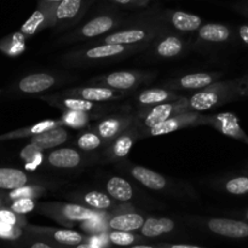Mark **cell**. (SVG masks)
Masks as SVG:
<instances>
[{"label": "cell", "mask_w": 248, "mask_h": 248, "mask_svg": "<svg viewBox=\"0 0 248 248\" xmlns=\"http://www.w3.org/2000/svg\"><path fill=\"white\" fill-rule=\"evenodd\" d=\"M169 24L165 21L164 16L147 17L144 19L132 22L125 28L115 29L107 35L101 36L91 45L99 44H119V45H147L154 41L157 35L169 29Z\"/></svg>", "instance_id": "cell-1"}, {"label": "cell", "mask_w": 248, "mask_h": 248, "mask_svg": "<svg viewBox=\"0 0 248 248\" xmlns=\"http://www.w3.org/2000/svg\"><path fill=\"white\" fill-rule=\"evenodd\" d=\"M245 97L244 78L217 81L188 96V111L206 113Z\"/></svg>", "instance_id": "cell-2"}, {"label": "cell", "mask_w": 248, "mask_h": 248, "mask_svg": "<svg viewBox=\"0 0 248 248\" xmlns=\"http://www.w3.org/2000/svg\"><path fill=\"white\" fill-rule=\"evenodd\" d=\"M149 46L147 45H119V44H99L82 47L65 53L62 62L72 67L81 65H97L108 61L127 57L133 53L140 52Z\"/></svg>", "instance_id": "cell-3"}, {"label": "cell", "mask_w": 248, "mask_h": 248, "mask_svg": "<svg viewBox=\"0 0 248 248\" xmlns=\"http://www.w3.org/2000/svg\"><path fill=\"white\" fill-rule=\"evenodd\" d=\"M188 96H183L176 101L166 102V103L156 104V106L148 107V108L138 109L136 113L135 125L140 132L155 127L160 124L165 123L170 118L178 114L188 111Z\"/></svg>", "instance_id": "cell-4"}, {"label": "cell", "mask_w": 248, "mask_h": 248, "mask_svg": "<svg viewBox=\"0 0 248 248\" xmlns=\"http://www.w3.org/2000/svg\"><path fill=\"white\" fill-rule=\"evenodd\" d=\"M39 212L51 218L55 222L65 227H73L77 223H82L94 218L102 211L92 210L80 203L68 202H43L38 206ZM104 212V211H103Z\"/></svg>", "instance_id": "cell-5"}, {"label": "cell", "mask_w": 248, "mask_h": 248, "mask_svg": "<svg viewBox=\"0 0 248 248\" xmlns=\"http://www.w3.org/2000/svg\"><path fill=\"white\" fill-rule=\"evenodd\" d=\"M121 22H123V17L119 16V15H98V16L87 21L80 28L74 29L73 31L68 33L67 35L61 38L57 41V44H72L107 35L110 31L118 29L120 27Z\"/></svg>", "instance_id": "cell-6"}, {"label": "cell", "mask_w": 248, "mask_h": 248, "mask_svg": "<svg viewBox=\"0 0 248 248\" xmlns=\"http://www.w3.org/2000/svg\"><path fill=\"white\" fill-rule=\"evenodd\" d=\"M155 77L152 72H142V70H120V72L108 73L92 78L90 84L96 86H106L119 91L133 92L136 89L144 82L149 81Z\"/></svg>", "instance_id": "cell-7"}, {"label": "cell", "mask_w": 248, "mask_h": 248, "mask_svg": "<svg viewBox=\"0 0 248 248\" xmlns=\"http://www.w3.org/2000/svg\"><path fill=\"white\" fill-rule=\"evenodd\" d=\"M93 0H62L52 9V29L67 31L84 17Z\"/></svg>", "instance_id": "cell-8"}, {"label": "cell", "mask_w": 248, "mask_h": 248, "mask_svg": "<svg viewBox=\"0 0 248 248\" xmlns=\"http://www.w3.org/2000/svg\"><path fill=\"white\" fill-rule=\"evenodd\" d=\"M188 47L189 44L183 34L172 31L169 28L157 35L148 48L152 57L159 60H173L184 55Z\"/></svg>", "instance_id": "cell-9"}, {"label": "cell", "mask_w": 248, "mask_h": 248, "mask_svg": "<svg viewBox=\"0 0 248 248\" xmlns=\"http://www.w3.org/2000/svg\"><path fill=\"white\" fill-rule=\"evenodd\" d=\"M207 114L186 111V113H182L178 114V115L172 116L169 120L155 126V127L140 132V140L147 137H156V136L169 135V133L174 132V131L182 130V128L186 127H191V126L207 125Z\"/></svg>", "instance_id": "cell-10"}, {"label": "cell", "mask_w": 248, "mask_h": 248, "mask_svg": "<svg viewBox=\"0 0 248 248\" xmlns=\"http://www.w3.org/2000/svg\"><path fill=\"white\" fill-rule=\"evenodd\" d=\"M135 113L114 114L97 121V124L92 126V130L104 140L107 145L121 133L125 132L127 128H130L135 124Z\"/></svg>", "instance_id": "cell-11"}, {"label": "cell", "mask_w": 248, "mask_h": 248, "mask_svg": "<svg viewBox=\"0 0 248 248\" xmlns=\"http://www.w3.org/2000/svg\"><path fill=\"white\" fill-rule=\"evenodd\" d=\"M65 96L78 97V98L86 99V101L96 102V103H104V102H113L124 99L128 94H132L133 92L119 91V90L110 89L106 86H81V87H72L61 92Z\"/></svg>", "instance_id": "cell-12"}, {"label": "cell", "mask_w": 248, "mask_h": 248, "mask_svg": "<svg viewBox=\"0 0 248 248\" xmlns=\"http://www.w3.org/2000/svg\"><path fill=\"white\" fill-rule=\"evenodd\" d=\"M28 229L31 234L38 235L60 247H73L89 241V237L75 230L41 227H28Z\"/></svg>", "instance_id": "cell-13"}, {"label": "cell", "mask_w": 248, "mask_h": 248, "mask_svg": "<svg viewBox=\"0 0 248 248\" xmlns=\"http://www.w3.org/2000/svg\"><path fill=\"white\" fill-rule=\"evenodd\" d=\"M223 77V73L220 72H211V73H190V74L183 75L178 79L171 80L167 82L166 87L174 91L179 90H186V91H200L206 89L210 85L219 81Z\"/></svg>", "instance_id": "cell-14"}, {"label": "cell", "mask_w": 248, "mask_h": 248, "mask_svg": "<svg viewBox=\"0 0 248 248\" xmlns=\"http://www.w3.org/2000/svg\"><path fill=\"white\" fill-rule=\"evenodd\" d=\"M207 125L212 126L224 136L234 138L248 145V135L241 127L239 118L234 113H218L208 115Z\"/></svg>", "instance_id": "cell-15"}, {"label": "cell", "mask_w": 248, "mask_h": 248, "mask_svg": "<svg viewBox=\"0 0 248 248\" xmlns=\"http://www.w3.org/2000/svg\"><path fill=\"white\" fill-rule=\"evenodd\" d=\"M140 140V131L133 124L130 128L106 145L104 155L110 161H121L130 154L135 143Z\"/></svg>", "instance_id": "cell-16"}, {"label": "cell", "mask_w": 248, "mask_h": 248, "mask_svg": "<svg viewBox=\"0 0 248 248\" xmlns=\"http://www.w3.org/2000/svg\"><path fill=\"white\" fill-rule=\"evenodd\" d=\"M206 227L213 234L228 239H246L248 237V223L229 218H210Z\"/></svg>", "instance_id": "cell-17"}, {"label": "cell", "mask_w": 248, "mask_h": 248, "mask_svg": "<svg viewBox=\"0 0 248 248\" xmlns=\"http://www.w3.org/2000/svg\"><path fill=\"white\" fill-rule=\"evenodd\" d=\"M43 101L47 102L51 106L61 109L62 111L64 110H77V111H85L90 114H98V110L101 109V106L97 104L96 102L86 101V99L78 98V97L65 96V94L55 93L51 96H41Z\"/></svg>", "instance_id": "cell-18"}, {"label": "cell", "mask_w": 248, "mask_h": 248, "mask_svg": "<svg viewBox=\"0 0 248 248\" xmlns=\"http://www.w3.org/2000/svg\"><path fill=\"white\" fill-rule=\"evenodd\" d=\"M58 78L51 73H33L22 78L17 89L24 94H40L56 86Z\"/></svg>", "instance_id": "cell-19"}, {"label": "cell", "mask_w": 248, "mask_h": 248, "mask_svg": "<svg viewBox=\"0 0 248 248\" xmlns=\"http://www.w3.org/2000/svg\"><path fill=\"white\" fill-rule=\"evenodd\" d=\"M162 16L171 28L182 34L198 31L203 24V19L200 16L179 10H167Z\"/></svg>", "instance_id": "cell-20"}, {"label": "cell", "mask_w": 248, "mask_h": 248, "mask_svg": "<svg viewBox=\"0 0 248 248\" xmlns=\"http://www.w3.org/2000/svg\"><path fill=\"white\" fill-rule=\"evenodd\" d=\"M46 164L60 170H74L84 164L85 159L78 150L73 148L51 149L45 155Z\"/></svg>", "instance_id": "cell-21"}, {"label": "cell", "mask_w": 248, "mask_h": 248, "mask_svg": "<svg viewBox=\"0 0 248 248\" xmlns=\"http://www.w3.org/2000/svg\"><path fill=\"white\" fill-rule=\"evenodd\" d=\"M52 9L53 6H45V5L38 4L35 11L31 15L28 19L22 24L21 31L26 38L35 35L39 31L46 28H52Z\"/></svg>", "instance_id": "cell-22"}, {"label": "cell", "mask_w": 248, "mask_h": 248, "mask_svg": "<svg viewBox=\"0 0 248 248\" xmlns=\"http://www.w3.org/2000/svg\"><path fill=\"white\" fill-rule=\"evenodd\" d=\"M182 97L183 96L174 90H170L167 87H153V89L143 90L140 93H137L135 102L138 109H143L156 106V104L176 101Z\"/></svg>", "instance_id": "cell-23"}, {"label": "cell", "mask_w": 248, "mask_h": 248, "mask_svg": "<svg viewBox=\"0 0 248 248\" xmlns=\"http://www.w3.org/2000/svg\"><path fill=\"white\" fill-rule=\"evenodd\" d=\"M232 31L228 26L222 23H203L199 28L196 41L206 45H219L232 39Z\"/></svg>", "instance_id": "cell-24"}, {"label": "cell", "mask_w": 248, "mask_h": 248, "mask_svg": "<svg viewBox=\"0 0 248 248\" xmlns=\"http://www.w3.org/2000/svg\"><path fill=\"white\" fill-rule=\"evenodd\" d=\"M68 140H69V132L63 126H57V127L45 131L40 135L31 137L29 143L41 152H45V150H51L60 147Z\"/></svg>", "instance_id": "cell-25"}, {"label": "cell", "mask_w": 248, "mask_h": 248, "mask_svg": "<svg viewBox=\"0 0 248 248\" xmlns=\"http://www.w3.org/2000/svg\"><path fill=\"white\" fill-rule=\"evenodd\" d=\"M130 173L136 181L153 191L165 190L170 184L166 177L144 166H132Z\"/></svg>", "instance_id": "cell-26"}, {"label": "cell", "mask_w": 248, "mask_h": 248, "mask_svg": "<svg viewBox=\"0 0 248 248\" xmlns=\"http://www.w3.org/2000/svg\"><path fill=\"white\" fill-rule=\"evenodd\" d=\"M147 218L136 212H123L111 215L108 219L109 230H123V232H138L144 224Z\"/></svg>", "instance_id": "cell-27"}, {"label": "cell", "mask_w": 248, "mask_h": 248, "mask_svg": "<svg viewBox=\"0 0 248 248\" xmlns=\"http://www.w3.org/2000/svg\"><path fill=\"white\" fill-rule=\"evenodd\" d=\"M57 126H63L61 119H55V120H44L40 123H36L34 125L28 126V127L19 128V130L11 131V132L1 133L0 135V143L5 142V140H19V138H31L33 136L40 135V133L45 132V131L55 128Z\"/></svg>", "instance_id": "cell-28"}, {"label": "cell", "mask_w": 248, "mask_h": 248, "mask_svg": "<svg viewBox=\"0 0 248 248\" xmlns=\"http://www.w3.org/2000/svg\"><path fill=\"white\" fill-rule=\"evenodd\" d=\"M31 184V178L24 171L12 167H0V190H14Z\"/></svg>", "instance_id": "cell-29"}, {"label": "cell", "mask_w": 248, "mask_h": 248, "mask_svg": "<svg viewBox=\"0 0 248 248\" xmlns=\"http://www.w3.org/2000/svg\"><path fill=\"white\" fill-rule=\"evenodd\" d=\"M176 228V223L170 218H154L149 217L145 219L144 224L140 228V235L145 239H154L165 234L172 232Z\"/></svg>", "instance_id": "cell-30"}, {"label": "cell", "mask_w": 248, "mask_h": 248, "mask_svg": "<svg viewBox=\"0 0 248 248\" xmlns=\"http://www.w3.org/2000/svg\"><path fill=\"white\" fill-rule=\"evenodd\" d=\"M106 190L111 199L121 203L130 202L133 199V188L130 182L121 177H111L106 184Z\"/></svg>", "instance_id": "cell-31"}, {"label": "cell", "mask_w": 248, "mask_h": 248, "mask_svg": "<svg viewBox=\"0 0 248 248\" xmlns=\"http://www.w3.org/2000/svg\"><path fill=\"white\" fill-rule=\"evenodd\" d=\"M81 202L86 207L96 211H104V212L118 208L115 203H114V199H111V196L108 193H102V191L97 190H91L85 193L81 196Z\"/></svg>", "instance_id": "cell-32"}, {"label": "cell", "mask_w": 248, "mask_h": 248, "mask_svg": "<svg viewBox=\"0 0 248 248\" xmlns=\"http://www.w3.org/2000/svg\"><path fill=\"white\" fill-rule=\"evenodd\" d=\"M26 39L27 38L21 31L11 34V35L6 36V38H4L0 41V51L4 52L5 55L10 56V57L19 56L23 52L24 48H26V46H24Z\"/></svg>", "instance_id": "cell-33"}, {"label": "cell", "mask_w": 248, "mask_h": 248, "mask_svg": "<svg viewBox=\"0 0 248 248\" xmlns=\"http://www.w3.org/2000/svg\"><path fill=\"white\" fill-rule=\"evenodd\" d=\"M107 237L111 245L119 247H130L133 245L142 244L143 239H145L142 235H136L133 232H123V230H110L107 232Z\"/></svg>", "instance_id": "cell-34"}, {"label": "cell", "mask_w": 248, "mask_h": 248, "mask_svg": "<svg viewBox=\"0 0 248 248\" xmlns=\"http://www.w3.org/2000/svg\"><path fill=\"white\" fill-rule=\"evenodd\" d=\"M93 116V114L85 113V111H77V110H64L62 111V116H61V121H62L63 126H67V127L75 128V130H79V128H84L85 126H87L90 124Z\"/></svg>", "instance_id": "cell-35"}, {"label": "cell", "mask_w": 248, "mask_h": 248, "mask_svg": "<svg viewBox=\"0 0 248 248\" xmlns=\"http://www.w3.org/2000/svg\"><path fill=\"white\" fill-rule=\"evenodd\" d=\"M46 191V189L44 186H38V184H27V186H21V188L14 189V190H10L9 193L5 194V198L9 201L17 200V199L22 198H29V199H38L41 195H44Z\"/></svg>", "instance_id": "cell-36"}, {"label": "cell", "mask_w": 248, "mask_h": 248, "mask_svg": "<svg viewBox=\"0 0 248 248\" xmlns=\"http://www.w3.org/2000/svg\"><path fill=\"white\" fill-rule=\"evenodd\" d=\"M222 188L225 193L232 195H246L248 194V174H239L225 179Z\"/></svg>", "instance_id": "cell-37"}, {"label": "cell", "mask_w": 248, "mask_h": 248, "mask_svg": "<svg viewBox=\"0 0 248 248\" xmlns=\"http://www.w3.org/2000/svg\"><path fill=\"white\" fill-rule=\"evenodd\" d=\"M103 144L104 140L94 131H84L77 138L78 148L82 152H94Z\"/></svg>", "instance_id": "cell-38"}, {"label": "cell", "mask_w": 248, "mask_h": 248, "mask_svg": "<svg viewBox=\"0 0 248 248\" xmlns=\"http://www.w3.org/2000/svg\"><path fill=\"white\" fill-rule=\"evenodd\" d=\"M0 222L21 228L27 225L26 218L23 217V215H18V213L14 212L12 210L6 207L0 208Z\"/></svg>", "instance_id": "cell-39"}, {"label": "cell", "mask_w": 248, "mask_h": 248, "mask_svg": "<svg viewBox=\"0 0 248 248\" xmlns=\"http://www.w3.org/2000/svg\"><path fill=\"white\" fill-rule=\"evenodd\" d=\"M10 210L14 212L18 213V215H27L29 212H33L36 208L35 199H29V198H22L17 199L10 202L9 205Z\"/></svg>", "instance_id": "cell-40"}, {"label": "cell", "mask_w": 248, "mask_h": 248, "mask_svg": "<svg viewBox=\"0 0 248 248\" xmlns=\"http://www.w3.org/2000/svg\"><path fill=\"white\" fill-rule=\"evenodd\" d=\"M22 235H23V228L0 222V237L1 239L15 241V240L21 239Z\"/></svg>", "instance_id": "cell-41"}, {"label": "cell", "mask_w": 248, "mask_h": 248, "mask_svg": "<svg viewBox=\"0 0 248 248\" xmlns=\"http://www.w3.org/2000/svg\"><path fill=\"white\" fill-rule=\"evenodd\" d=\"M31 235H33V236H31V241H29L28 247L27 248H61L60 246H56V245L52 244V242L38 236V235L35 234H31Z\"/></svg>", "instance_id": "cell-42"}, {"label": "cell", "mask_w": 248, "mask_h": 248, "mask_svg": "<svg viewBox=\"0 0 248 248\" xmlns=\"http://www.w3.org/2000/svg\"><path fill=\"white\" fill-rule=\"evenodd\" d=\"M115 4L121 5V6L130 7V9H140V7H145L152 0H110Z\"/></svg>", "instance_id": "cell-43"}, {"label": "cell", "mask_w": 248, "mask_h": 248, "mask_svg": "<svg viewBox=\"0 0 248 248\" xmlns=\"http://www.w3.org/2000/svg\"><path fill=\"white\" fill-rule=\"evenodd\" d=\"M44 159H45V156H44L43 152L38 153V154H35L34 156H31V159L27 160L26 169L28 170V171H35L36 167H38L39 165L44 161Z\"/></svg>", "instance_id": "cell-44"}, {"label": "cell", "mask_w": 248, "mask_h": 248, "mask_svg": "<svg viewBox=\"0 0 248 248\" xmlns=\"http://www.w3.org/2000/svg\"><path fill=\"white\" fill-rule=\"evenodd\" d=\"M40 152H41V150H39L38 148L34 147L33 144H31V143H29V144H27L26 147L22 149L21 157L24 160V161H27V160L31 159V156H34V155L38 154V153H40Z\"/></svg>", "instance_id": "cell-45"}, {"label": "cell", "mask_w": 248, "mask_h": 248, "mask_svg": "<svg viewBox=\"0 0 248 248\" xmlns=\"http://www.w3.org/2000/svg\"><path fill=\"white\" fill-rule=\"evenodd\" d=\"M237 35L240 40L248 46V24H241L237 27Z\"/></svg>", "instance_id": "cell-46"}, {"label": "cell", "mask_w": 248, "mask_h": 248, "mask_svg": "<svg viewBox=\"0 0 248 248\" xmlns=\"http://www.w3.org/2000/svg\"><path fill=\"white\" fill-rule=\"evenodd\" d=\"M232 9L236 10L239 14H241L242 16H245L246 18H248V5L245 4L244 1H241V0H240V1H237L236 4L232 5Z\"/></svg>", "instance_id": "cell-47"}, {"label": "cell", "mask_w": 248, "mask_h": 248, "mask_svg": "<svg viewBox=\"0 0 248 248\" xmlns=\"http://www.w3.org/2000/svg\"><path fill=\"white\" fill-rule=\"evenodd\" d=\"M160 248H205L200 246H195V245H184V244H176V245H167L161 244L159 245Z\"/></svg>", "instance_id": "cell-48"}, {"label": "cell", "mask_w": 248, "mask_h": 248, "mask_svg": "<svg viewBox=\"0 0 248 248\" xmlns=\"http://www.w3.org/2000/svg\"><path fill=\"white\" fill-rule=\"evenodd\" d=\"M61 248H104L103 246H99V245L93 244L89 240L86 242H82V244L77 245V246H73V247H61Z\"/></svg>", "instance_id": "cell-49"}, {"label": "cell", "mask_w": 248, "mask_h": 248, "mask_svg": "<svg viewBox=\"0 0 248 248\" xmlns=\"http://www.w3.org/2000/svg\"><path fill=\"white\" fill-rule=\"evenodd\" d=\"M60 1H62V0H38V4L45 5V6H55Z\"/></svg>", "instance_id": "cell-50"}, {"label": "cell", "mask_w": 248, "mask_h": 248, "mask_svg": "<svg viewBox=\"0 0 248 248\" xmlns=\"http://www.w3.org/2000/svg\"><path fill=\"white\" fill-rule=\"evenodd\" d=\"M244 78V92H245V97H248V75H245Z\"/></svg>", "instance_id": "cell-51"}, {"label": "cell", "mask_w": 248, "mask_h": 248, "mask_svg": "<svg viewBox=\"0 0 248 248\" xmlns=\"http://www.w3.org/2000/svg\"><path fill=\"white\" fill-rule=\"evenodd\" d=\"M128 248H160L159 246H149V245H144V244H137L133 245V246H130Z\"/></svg>", "instance_id": "cell-52"}, {"label": "cell", "mask_w": 248, "mask_h": 248, "mask_svg": "<svg viewBox=\"0 0 248 248\" xmlns=\"http://www.w3.org/2000/svg\"><path fill=\"white\" fill-rule=\"evenodd\" d=\"M6 202H7V200H6V198H5V194L0 193V208H1Z\"/></svg>", "instance_id": "cell-53"}, {"label": "cell", "mask_w": 248, "mask_h": 248, "mask_svg": "<svg viewBox=\"0 0 248 248\" xmlns=\"http://www.w3.org/2000/svg\"><path fill=\"white\" fill-rule=\"evenodd\" d=\"M244 217H245V218H246V219L248 220V208H247V210H246V211H245V213H244Z\"/></svg>", "instance_id": "cell-54"}, {"label": "cell", "mask_w": 248, "mask_h": 248, "mask_svg": "<svg viewBox=\"0 0 248 248\" xmlns=\"http://www.w3.org/2000/svg\"><path fill=\"white\" fill-rule=\"evenodd\" d=\"M241 1H244L245 4H247V5H248V0H241Z\"/></svg>", "instance_id": "cell-55"}]
</instances>
